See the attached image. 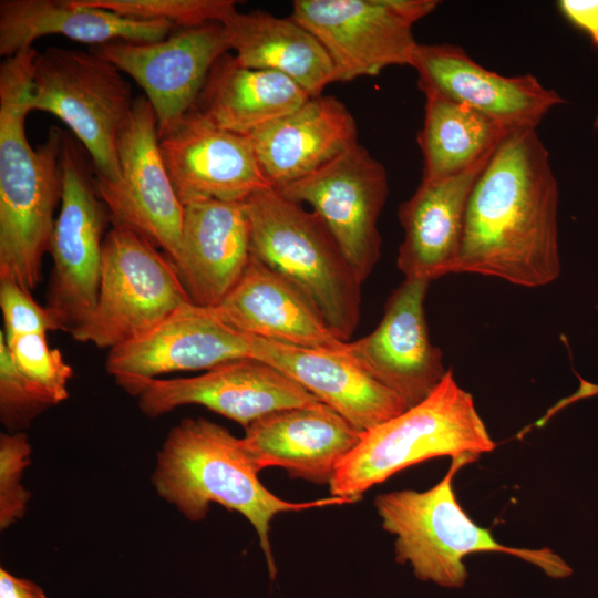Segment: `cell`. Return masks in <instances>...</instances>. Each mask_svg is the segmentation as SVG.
I'll use <instances>...</instances> for the list:
<instances>
[{
  "instance_id": "18",
  "label": "cell",
  "mask_w": 598,
  "mask_h": 598,
  "mask_svg": "<svg viewBox=\"0 0 598 598\" xmlns=\"http://www.w3.org/2000/svg\"><path fill=\"white\" fill-rule=\"evenodd\" d=\"M251 358L250 336L226 323L209 307L182 305L144 336L109 351L106 370L115 380L212 370Z\"/></svg>"
},
{
  "instance_id": "7",
  "label": "cell",
  "mask_w": 598,
  "mask_h": 598,
  "mask_svg": "<svg viewBox=\"0 0 598 598\" xmlns=\"http://www.w3.org/2000/svg\"><path fill=\"white\" fill-rule=\"evenodd\" d=\"M123 73L91 50L50 47L37 54L30 110L60 118L91 157L96 176H118L116 143L134 100Z\"/></svg>"
},
{
  "instance_id": "11",
  "label": "cell",
  "mask_w": 598,
  "mask_h": 598,
  "mask_svg": "<svg viewBox=\"0 0 598 598\" xmlns=\"http://www.w3.org/2000/svg\"><path fill=\"white\" fill-rule=\"evenodd\" d=\"M115 382L137 398L138 409L147 417L200 405L244 429L269 413L320 402L277 369L252 358L234 360L192 378H125Z\"/></svg>"
},
{
  "instance_id": "16",
  "label": "cell",
  "mask_w": 598,
  "mask_h": 598,
  "mask_svg": "<svg viewBox=\"0 0 598 598\" xmlns=\"http://www.w3.org/2000/svg\"><path fill=\"white\" fill-rule=\"evenodd\" d=\"M158 138L164 165L184 206L200 200L245 202L272 187L248 136L217 126L195 107Z\"/></svg>"
},
{
  "instance_id": "22",
  "label": "cell",
  "mask_w": 598,
  "mask_h": 598,
  "mask_svg": "<svg viewBox=\"0 0 598 598\" xmlns=\"http://www.w3.org/2000/svg\"><path fill=\"white\" fill-rule=\"evenodd\" d=\"M250 336V334H249ZM251 358L283 373L361 431L408 410L342 351L308 349L250 336Z\"/></svg>"
},
{
  "instance_id": "21",
  "label": "cell",
  "mask_w": 598,
  "mask_h": 598,
  "mask_svg": "<svg viewBox=\"0 0 598 598\" xmlns=\"http://www.w3.org/2000/svg\"><path fill=\"white\" fill-rule=\"evenodd\" d=\"M243 333L290 346L341 352L346 342L295 283L251 254L236 286L214 308Z\"/></svg>"
},
{
  "instance_id": "15",
  "label": "cell",
  "mask_w": 598,
  "mask_h": 598,
  "mask_svg": "<svg viewBox=\"0 0 598 598\" xmlns=\"http://www.w3.org/2000/svg\"><path fill=\"white\" fill-rule=\"evenodd\" d=\"M328 52L336 82L412 66L420 43L413 23L390 0H296L290 16Z\"/></svg>"
},
{
  "instance_id": "9",
  "label": "cell",
  "mask_w": 598,
  "mask_h": 598,
  "mask_svg": "<svg viewBox=\"0 0 598 598\" xmlns=\"http://www.w3.org/2000/svg\"><path fill=\"white\" fill-rule=\"evenodd\" d=\"M81 143L65 133L63 194L49 252L53 268L45 307L69 333L93 311L100 287L104 231L110 215L94 186V168Z\"/></svg>"
},
{
  "instance_id": "2",
  "label": "cell",
  "mask_w": 598,
  "mask_h": 598,
  "mask_svg": "<svg viewBox=\"0 0 598 598\" xmlns=\"http://www.w3.org/2000/svg\"><path fill=\"white\" fill-rule=\"evenodd\" d=\"M32 48L0 65V279L32 292L42 280L54 213L62 200V152L65 132L52 126L32 147L25 134L30 110Z\"/></svg>"
},
{
  "instance_id": "24",
  "label": "cell",
  "mask_w": 598,
  "mask_h": 598,
  "mask_svg": "<svg viewBox=\"0 0 598 598\" xmlns=\"http://www.w3.org/2000/svg\"><path fill=\"white\" fill-rule=\"evenodd\" d=\"M274 188L299 181L358 142L355 121L334 96H311L291 113L247 135Z\"/></svg>"
},
{
  "instance_id": "5",
  "label": "cell",
  "mask_w": 598,
  "mask_h": 598,
  "mask_svg": "<svg viewBox=\"0 0 598 598\" xmlns=\"http://www.w3.org/2000/svg\"><path fill=\"white\" fill-rule=\"evenodd\" d=\"M467 463L453 460L433 487L380 494L374 507L385 532L394 536L395 559L409 565L416 578L445 588H460L467 578L463 559L472 553H505L540 568L548 577L565 578L573 570L550 548H514L499 544L475 524L453 489L454 474Z\"/></svg>"
},
{
  "instance_id": "6",
  "label": "cell",
  "mask_w": 598,
  "mask_h": 598,
  "mask_svg": "<svg viewBox=\"0 0 598 598\" xmlns=\"http://www.w3.org/2000/svg\"><path fill=\"white\" fill-rule=\"evenodd\" d=\"M244 205L251 254L303 291L333 332L349 341L360 320L362 281L324 221L274 187Z\"/></svg>"
},
{
  "instance_id": "14",
  "label": "cell",
  "mask_w": 598,
  "mask_h": 598,
  "mask_svg": "<svg viewBox=\"0 0 598 598\" xmlns=\"http://www.w3.org/2000/svg\"><path fill=\"white\" fill-rule=\"evenodd\" d=\"M430 283L404 278L389 296L377 328L347 341L342 351L408 409L423 402L448 370L441 349L430 340L424 307Z\"/></svg>"
},
{
  "instance_id": "34",
  "label": "cell",
  "mask_w": 598,
  "mask_h": 598,
  "mask_svg": "<svg viewBox=\"0 0 598 598\" xmlns=\"http://www.w3.org/2000/svg\"><path fill=\"white\" fill-rule=\"evenodd\" d=\"M557 4L563 16L582 30L598 48V0H560Z\"/></svg>"
},
{
  "instance_id": "10",
  "label": "cell",
  "mask_w": 598,
  "mask_h": 598,
  "mask_svg": "<svg viewBox=\"0 0 598 598\" xmlns=\"http://www.w3.org/2000/svg\"><path fill=\"white\" fill-rule=\"evenodd\" d=\"M118 176L107 181L94 173V186L113 226L131 229L167 255L178 257L184 205L159 150L154 110L141 95L116 143Z\"/></svg>"
},
{
  "instance_id": "23",
  "label": "cell",
  "mask_w": 598,
  "mask_h": 598,
  "mask_svg": "<svg viewBox=\"0 0 598 598\" xmlns=\"http://www.w3.org/2000/svg\"><path fill=\"white\" fill-rule=\"evenodd\" d=\"M493 152L458 175L421 181L414 194L400 205L403 240L396 266L404 278L431 282L455 274L468 199Z\"/></svg>"
},
{
  "instance_id": "17",
  "label": "cell",
  "mask_w": 598,
  "mask_h": 598,
  "mask_svg": "<svg viewBox=\"0 0 598 598\" xmlns=\"http://www.w3.org/2000/svg\"><path fill=\"white\" fill-rule=\"evenodd\" d=\"M412 68L424 95L434 93L463 103L508 132L537 128L553 107L565 103L533 74H498L453 44H420Z\"/></svg>"
},
{
  "instance_id": "20",
  "label": "cell",
  "mask_w": 598,
  "mask_h": 598,
  "mask_svg": "<svg viewBox=\"0 0 598 598\" xmlns=\"http://www.w3.org/2000/svg\"><path fill=\"white\" fill-rule=\"evenodd\" d=\"M250 258L244 202L200 200L184 206L174 264L190 302L217 307L240 280Z\"/></svg>"
},
{
  "instance_id": "4",
  "label": "cell",
  "mask_w": 598,
  "mask_h": 598,
  "mask_svg": "<svg viewBox=\"0 0 598 598\" xmlns=\"http://www.w3.org/2000/svg\"><path fill=\"white\" fill-rule=\"evenodd\" d=\"M495 446L472 394L448 369L423 402L363 432L329 484L330 495L358 502L409 466L440 456L468 464Z\"/></svg>"
},
{
  "instance_id": "13",
  "label": "cell",
  "mask_w": 598,
  "mask_h": 598,
  "mask_svg": "<svg viewBox=\"0 0 598 598\" xmlns=\"http://www.w3.org/2000/svg\"><path fill=\"white\" fill-rule=\"evenodd\" d=\"M229 50V33L220 22L178 28L156 42L115 41L91 49L143 89L158 136L195 106L212 68Z\"/></svg>"
},
{
  "instance_id": "31",
  "label": "cell",
  "mask_w": 598,
  "mask_h": 598,
  "mask_svg": "<svg viewBox=\"0 0 598 598\" xmlns=\"http://www.w3.org/2000/svg\"><path fill=\"white\" fill-rule=\"evenodd\" d=\"M55 399L14 365L0 332V421L7 432H22Z\"/></svg>"
},
{
  "instance_id": "27",
  "label": "cell",
  "mask_w": 598,
  "mask_h": 598,
  "mask_svg": "<svg viewBox=\"0 0 598 598\" xmlns=\"http://www.w3.org/2000/svg\"><path fill=\"white\" fill-rule=\"evenodd\" d=\"M230 50L248 68L281 73L311 96L336 82L332 61L318 39L291 17L236 11L225 23Z\"/></svg>"
},
{
  "instance_id": "35",
  "label": "cell",
  "mask_w": 598,
  "mask_h": 598,
  "mask_svg": "<svg viewBox=\"0 0 598 598\" xmlns=\"http://www.w3.org/2000/svg\"><path fill=\"white\" fill-rule=\"evenodd\" d=\"M0 598H47V595L37 582L17 577L1 568Z\"/></svg>"
},
{
  "instance_id": "30",
  "label": "cell",
  "mask_w": 598,
  "mask_h": 598,
  "mask_svg": "<svg viewBox=\"0 0 598 598\" xmlns=\"http://www.w3.org/2000/svg\"><path fill=\"white\" fill-rule=\"evenodd\" d=\"M3 339L14 365L23 375L50 393L59 404L69 398L72 367L59 349L48 344L47 333L30 332L9 339L3 336Z\"/></svg>"
},
{
  "instance_id": "8",
  "label": "cell",
  "mask_w": 598,
  "mask_h": 598,
  "mask_svg": "<svg viewBox=\"0 0 598 598\" xmlns=\"http://www.w3.org/2000/svg\"><path fill=\"white\" fill-rule=\"evenodd\" d=\"M142 235L113 226L105 234L95 307L70 333L113 349L137 339L189 301L173 260Z\"/></svg>"
},
{
  "instance_id": "28",
  "label": "cell",
  "mask_w": 598,
  "mask_h": 598,
  "mask_svg": "<svg viewBox=\"0 0 598 598\" xmlns=\"http://www.w3.org/2000/svg\"><path fill=\"white\" fill-rule=\"evenodd\" d=\"M507 133L463 103L425 94L424 121L417 135L423 156L421 181H441L467 171L492 153Z\"/></svg>"
},
{
  "instance_id": "29",
  "label": "cell",
  "mask_w": 598,
  "mask_h": 598,
  "mask_svg": "<svg viewBox=\"0 0 598 598\" xmlns=\"http://www.w3.org/2000/svg\"><path fill=\"white\" fill-rule=\"evenodd\" d=\"M76 4L113 11L120 16L161 20L178 28L210 22L225 23L236 11L234 0H74Z\"/></svg>"
},
{
  "instance_id": "3",
  "label": "cell",
  "mask_w": 598,
  "mask_h": 598,
  "mask_svg": "<svg viewBox=\"0 0 598 598\" xmlns=\"http://www.w3.org/2000/svg\"><path fill=\"white\" fill-rule=\"evenodd\" d=\"M258 473L243 439L207 419L187 417L167 433L156 454L151 482L156 494L189 522H202L212 503L243 515L257 533L274 579L277 568L269 532L276 515L354 501L329 496L288 502L268 491Z\"/></svg>"
},
{
  "instance_id": "32",
  "label": "cell",
  "mask_w": 598,
  "mask_h": 598,
  "mask_svg": "<svg viewBox=\"0 0 598 598\" xmlns=\"http://www.w3.org/2000/svg\"><path fill=\"white\" fill-rule=\"evenodd\" d=\"M32 448L23 432L0 434V529L6 530L23 518L30 492L22 480L31 464Z\"/></svg>"
},
{
  "instance_id": "1",
  "label": "cell",
  "mask_w": 598,
  "mask_h": 598,
  "mask_svg": "<svg viewBox=\"0 0 598 598\" xmlns=\"http://www.w3.org/2000/svg\"><path fill=\"white\" fill-rule=\"evenodd\" d=\"M558 183L536 128L508 132L468 199L455 274L537 288L560 275Z\"/></svg>"
},
{
  "instance_id": "33",
  "label": "cell",
  "mask_w": 598,
  "mask_h": 598,
  "mask_svg": "<svg viewBox=\"0 0 598 598\" xmlns=\"http://www.w3.org/2000/svg\"><path fill=\"white\" fill-rule=\"evenodd\" d=\"M0 308L6 339L30 332L61 330L53 313L11 279H0Z\"/></svg>"
},
{
  "instance_id": "12",
  "label": "cell",
  "mask_w": 598,
  "mask_h": 598,
  "mask_svg": "<svg viewBox=\"0 0 598 598\" xmlns=\"http://www.w3.org/2000/svg\"><path fill=\"white\" fill-rule=\"evenodd\" d=\"M278 190L312 207L363 282L381 255L378 221L389 194L383 164L358 143L312 174Z\"/></svg>"
},
{
  "instance_id": "19",
  "label": "cell",
  "mask_w": 598,
  "mask_h": 598,
  "mask_svg": "<svg viewBox=\"0 0 598 598\" xmlns=\"http://www.w3.org/2000/svg\"><path fill=\"white\" fill-rule=\"evenodd\" d=\"M363 432L317 402L254 421L245 427L243 442L259 472L278 466L292 478L329 485Z\"/></svg>"
},
{
  "instance_id": "26",
  "label": "cell",
  "mask_w": 598,
  "mask_h": 598,
  "mask_svg": "<svg viewBox=\"0 0 598 598\" xmlns=\"http://www.w3.org/2000/svg\"><path fill=\"white\" fill-rule=\"evenodd\" d=\"M310 97L290 78L245 66L227 52L212 68L194 107L217 126L247 136Z\"/></svg>"
},
{
  "instance_id": "25",
  "label": "cell",
  "mask_w": 598,
  "mask_h": 598,
  "mask_svg": "<svg viewBox=\"0 0 598 598\" xmlns=\"http://www.w3.org/2000/svg\"><path fill=\"white\" fill-rule=\"evenodd\" d=\"M175 29L165 21L124 17L74 0L0 1V55L4 59L49 34L96 47L115 41L156 42Z\"/></svg>"
}]
</instances>
